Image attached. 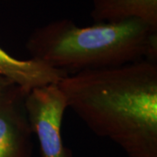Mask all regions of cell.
Listing matches in <instances>:
<instances>
[{"label": "cell", "instance_id": "1", "mask_svg": "<svg viewBox=\"0 0 157 157\" xmlns=\"http://www.w3.org/2000/svg\"><path fill=\"white\" fill-rule=\"evenodd\" d=\"M59 86L67 107L128 157H157V62L68 74Z\"/></svg>", "mask_w": 157, "mask_h": 157}, {"label": "cell", "instance_id": "2", "mask_svg": "<svg viewBox=\"0 0 157 157\" xmlns=\"http://www.w3.org/2000/svg\"><path fill=\"white\" fill-rule=\"evenodd\" d=\"M33 59L73 73L156 60L157 27L139 19L78 26L62 18L34 29L25 42Z\"/></svg>", "mask_w": 157, "mask_h": 157}, {"label": "cell", "instance_id": "3", "mask_svg": "<svg viewBox=\"0 0 157 157\" xmlns=\"http://www.w3.org/2000/svg\"><path fill=\"white\" fill-rule=\"evenodd\" d=\"M29 123L39 144L41 157H73L62 139L67 98L58 84L32 89L25 101Z\"/></svg>", "mask_w": 157, "mask_h": 157}, {"label": "cell", "instance_id": "4", "mask_svg": "<svg viewBox=\"0 0 157 157\" xmlns=\"http://www.w3.org/2000/svg\"><path fill=\"white\" fill-rule=\"evenodd\" d=\"M30 91L12 85L0 94V157H32L33 131L25 106Z\"/></svg>", "mask_w": 157, "mask_h": 157}, {"label": "cell", "instance_id": "5", "mask_svg": "<svg viewBox=\"0 0 157 157\" xmlns=\"http://www.w3.org/2000/svg\"><path fill=\"white\" fill-rule=\"evenodd\" d=\"M68 74L36 59H17L0 47V77L25 89L58 84Z\"/></svg>", "mask_w": 157, "mask_h": 157}, {"label": "cell", "instance_id": "6", "mask_svg": "<svg viewBox=\"0 0 157 157\" xmlns=\"http://www.w3.org/2000/svg\"><path fill=\"white\" fill-rule=\"evenodd\" d=\"M94 23L139 19L157 27V0H93Z\"/></svg>", "mask_w": 157, "mask_h": 157}, {"label": "cell", "instance_id": "7", "mask_svg": "<svg viewBox=\"0 0 157 157\" xmlns=\"http://www.w3.org/2000/svg\"><path fill=\"white\" fill-rule=\"evenodd\" d=\"M12 85H14L12 82H11L10 80L6 79L5 78L0 77V94L4 93L6 90H7L10 86H11Z\"/></svg>", "mask_w": 157, "mask_h": 157}]
</instances>
